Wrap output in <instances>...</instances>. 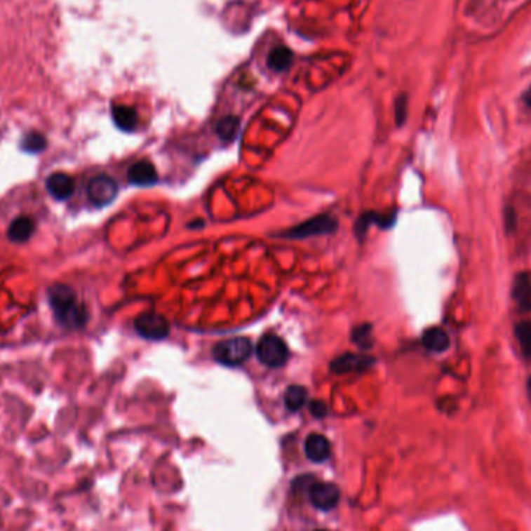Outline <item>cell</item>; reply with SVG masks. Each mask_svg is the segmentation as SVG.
I'll return each mask as SVG.
<instances>
[{"instance_id": "cell-20", "label": "cell", "mask_w": 531, "mask_h": 531, "mask_svg": "<svg viewBox=\"0 0 531 531\" xmlns=\"http://www.w3.org/2000/svg\"><path fill=\"white\" fill-rule=\"evenodd\" d=\"M47 147L46 138H43L42 134L39 133H30L25 135L24 142H22V149L27 152H32V154H38V152L43 151Z\"/></svg>"}, {"instance_id": "cell-15", "label": "cell", "mask_w": 531, "mask_h": 531, "mask_svg": "<svg viewBox=\"0 0 531 531\" xmlns=\"http://www.w3.org/2000/svg\"><path fill=\"white\" fill-rule=\"evenodd\" d=\"M112 119L114 123L121 130H134L137 126V114L133 107L128 106H114L112 107Z\"/></svg>"}, {"instance_id": "cell-17", "label": "cell", "mask_w": 531, "mask_h": 531, "mask_svg": "<svg viewBox=\"0 0 531 531\" xmlns=\"http://www.w3.org/2000/svg\"><path fill=\"white\" fill-rule=\"evenodd\" d=\"M293 61V53L286 47H275L267 58V65L274 72H285Z\"/></svg>"}, {"instance_id": "cell-11", "label": "cell", "mask_w": 531, "mask_h": 531, "mask_svg": "<svg viewBox=\"0 0 531 531\" xmlns=\"http://www.w3.org/2000/svg\"><path fill=\"white\" fill-rule=\"evenodd\" d=\"M373 359L368 356H356V354H344L331 363V370L334 373H348V372H359L372 367Z\"/></svg>"}, {"instance_id": "cell-10", "label": "cell", "mask_w": 531, "mask_h": 531, "mask_svg": "<svg viewBox=\"0 0 531 531\" xmlns=\"http://www.w3.org/2000/svg\"><path fill=\"white\" fill-rule=\"evenodd\" d=\"M128 179L130 184L137 187H149L157 182V171L154 165L148 160H140L130 166L128 171Z\"/></svg>"}, {"instance_id": "cell-18", "label": "cell", "mask_w": 531, "mask_h": 531, "mask_svg": "<svg viewBox=\"0 0 531 531\" xmlns=\"http://www.w3.org/2000/svg\"><path fill=\"white\" fill-rule=\"evenodd\" d=\"M307 398H308L307 390H304L303 387H300V385H293V387H289L286 390V394H285V405H286V409L289 412L300 410L302 407H303V404L307 403Z\"/></svg>"}, {"instance_id": "cell-25", "label": "cell", "mask_w": 531, "mask_h": 531, "mask_svg": "<svg viewBox=\"0 0 531 531\" xmlns=\"http://www.w3.org/2000/svg\"><path fill=\"white\" fill-rule=\"evenodd\" d=\"M527 394H528V399H530V403H531V377H530L528 382H527Z\"/></svg>"}, {"instance_id": "cell-4", "label": "cell", "mask_w": 531, "mask_h": 531, "mask_svg": "<svg viewBox=\"0 0 531 531\" xmlns=\"http://www.w3.org/2000/svg\"><path fill=\"white\" fill-rule=\"evenodd\" d=\"M138 336L148 340H162L170 334V323L157 312H143L134 322Z\"/></svg>"}, {"instance_id": "cell-14", "label": "cell", "mask_w": 531, "mask_h": 531, "mask_svg": "<svg viewBox=\"0 0 531 531\" xmlns=\"http://www.w3.org/2000/svg\"><path fill=\"white\" fill-rule=\"evenodd\" d=\"M34 231V222L32 217L20 216L18 220H14L8 229V238L14 243H24L27 239H30Z\"/></svg>"}, {"instance_id": "cell-23", "label": "cell", "mask_w": 531, "mask_h": 531, "mask_svg": "<svg viewBox=\"0 0 531 531\" xmlns=\"http://www.w3.org/2000/svg\"><path fill=\"white\" fill-rule=\"evenodd\" d=\"M311 412L316 415V417H323L326 413V407L322 403H312L311 404Z\"/></svg>"}, {"instance_id": "cell-26", "label": "cell", "mask_w": 531, "mask_h": 531, "mask_svg": "<svg viewBox=\"0 0 531 531\" xmlns=\"http://www.w3.org/2000/svg\"><path fill=\"white\" fill-rule=\"evenodd\" d=\"M317 531H326V530H317Z\"/></svg>"}, {"instance_id": "cell-5", "label": "cell", "mask_w": 531, "mask_h": 531, "mask_svg": "<svg viewBox=\"0 0 531 531\" xmlns=\"http://www.w3.org/2000/svg\"><path fill=\"white\" fill-rule=\"evenodd\" d=\"M119 187L117 182L106 174L92 177L87 184V198L97 207H106L117 198Z\"/></svg>"}, {"instance_id": "cell-8", "label": "cell", "mask_w": 531, "mask_h": 531, "mask_svg": "<svg viewBox=\"0 0 531 531\" xmlns=\"http://www.w3.org/2000/svg\"><path fill=\"white\" fill-rule=\"evenodd\" d=\"M47 191L56 201H65L74 194V179L65 173H53L47 177Z\"/></svg>"}, {"instance_id": "cell-7", "label": "cell", "mask_w": 531, "mask_h": 531, "mask_svg": "<svg viewBox=\"0 0 531 531\" xmlns=\"http://www.w3.org/2000/svg\"><path fill=\"white\" fill-rule=\"evenodd\" d=\"M309 500L318 510L328 511L339 504L340 491L332 483H314L309 490Z\"/></svg>"}, {"instance_id": "cell-21", "label": "cell", "mask_w": 531, "mask_h": 531, "mask_svg": "<svg viewBox=\"0 0 531 531\" xmlns=\"http://www.w3.org/2000/svg\"><path fill=\"white\" fill-rule=\"evenodd\" d=\"M370 332H372V330H370V326H359V328H356L354 332H353V339L356 344H359L361 347H370V344L367 340H372V337H370Z\"/></svg>"}, {"instance_id": "cell-12", "label": "cell", "mask_w": 531, "mask_h": 531, "mask_svg": "<svg viewBox=\"0 0 531 531\" xmlns=\"http://www.w3.org/2000/svg\"><path fill=\"white\" fill-rule=\"evenodd\" d=\"M513 297L520 311H531V278L527 274H518L513 285Z\"/></svg>"}, {"instance_id": "cell-22", "label": "cell", "mask_w": 531, "mask_h": 531, "mask_svg": "<svg viewBox=\"0 0 531 531\" xmlns=\"http://www.w3.org/2000/svg\"><path fill=\"white\" fill-rule=\"evenodd\" d=\"M395 109H396V123L399 126H401V125H404L405 115H407V97L405 95L398 97Z\"/></svg>"}, {"instance_id": "cell-24", "label": "cell", "mask_w": 531, "mask_h": 531, "mask_svg": "<svg viewBox=\"0 0 531 531\" xmlns=\"http://www.w3.org/2000/svg\"><path fill=\"white\" fill-rule=\"evenodd\" d=\"M523 100H525V103L531 107V86H530V89L525 92V95H523Z\"/></svg>"}, {"instance_id": "cell-9", "label": "cell", "mask_w": 531, "mask_h": 531, "mask_svg": "<svg viewBox=\"0 0 531 531\" xmlns=\"http://www.w3.org/2000/svg\"><path fill=\"white\" fill-rule=\"evenodd\" d=\"M304 454L314 463H323L331 454L330 441L320 433H311L304 440Z\"/></svg>"}, {"instance_id": "cell-3", "label": "cell", "mask_w": 531, "mask_h": 531, "mask_svg": "<svg viewBox=\"0 0 531 531\" xmlns=\"http://www.w3.org/2000/svg\"><path fill=\"white\" fill-rule=\"evenodd\" d=\"M258 361L266 367L278 368L283 367L289 359V350L281 337L275 334H266L258 340L255 347Z\"/></svg>"}, {"instance_id": "cell-6", "label": "cell", "mask_w": 531, "mask_h": 531, "mask_svg": "<svg viewBox=\"0 0 531 531\" xmlns=\"http://www.w3.org/2000/svg\"><path fill=\"white\" fill-rule=\"evenodd\" d=\"M336 227H337V222L334 221L332 217L323 215V216H317L314 217V220H309L307 222L297 225V227L288 231L286 236L302 239V238H309V236L326 235L336 230Z\"/></svg>"}, {"instance_id": "cell-13", "label": "cell", "mask_w": 531, "mask_h": 531, "mask_svg": "<svg viewBox=\"0 0 531 531\" xmlns=\"http://www.w3.org/2000/svg\"><path fill=\"white\" fill-rule=\"evenodd\" d=\"M423 345L432 353H443L449 348V336L443 328H429L423 334Z\"/></svg>"}, {"instance_id": "cell-16", "label": "cell", "mask_w": 531, "mask_h": 531, "mask_svg": "<svg viewBox=\"0 0 531 531\" xmlns=\"http://www.w3.org/2000/svg\"><path fill=\"white\" fill-rule=\"evenodd\" d=\"M514 336L520 347L522 354L531 359V320H522V322L516 323Z\"/></svg>"}, {"instance_id": "cell-1", "label": "cell", "mask_w": 531, "mask_h": 531, "mask_svg": "<svg viewBox=\"0 0 531 531\" xmlns=\"http://www.w3.org/2000/svg\"><path fill=\"white\" fill-rule=\"evenodd\" d=\"M48 303L58 322L69 330L83 328L87 314L83 304H79L74 290L65 285H55L48 289Z\"/></svg>"}, {"instance_id": "cell-2", "label": "cell", "mask_w": 531, "mask_h": 531, "mask_svg": "<svg viewBox=\"0 0 531 531\" xmlns=\"http://www.w3.org/2000/svg\"><path fill=\"white\" fill-rule=\"evenodd\" d=\"M253 354V345L246 337L224 339L217 342L213 348L215 359L225 367H238L249 361Z\"/></svg>"}, {"instance_id": "cell-19", "label": "cell", "mask_w": 531, "mask_h": 531, "mask_svg": "<svg viewBox=\"0 0 531 531\" xmlns=\"http://www.w3.org/2000/svg\"><path fill=\"white\" fill-rule=\"evenodd\" d=\"M239 128V120L236 117H224L217 123V134L222 138V140H231L238 133Z\"/></svg>"}]
</instances>
